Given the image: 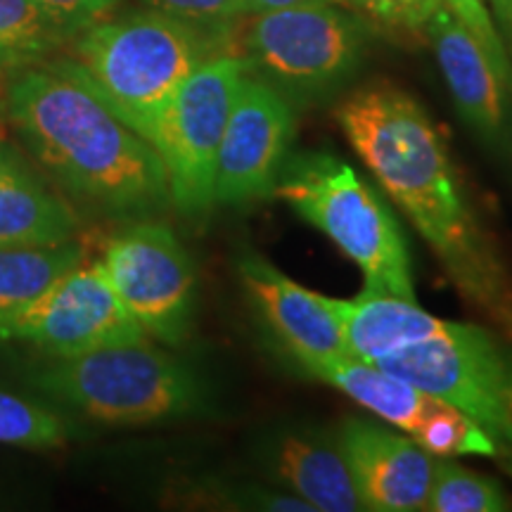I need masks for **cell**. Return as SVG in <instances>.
I'll list each match as a JSON object with an SVG mask.
<instances>
[{
	"label": "cell",
	"instance_id": "6da1fadb",
	"mask_svg": "<svg viewBox=\"0 0 512 512\" xmlns=\"http://www.w3.org/2000/svg\"><path fill=\"white\" fill-rule=\"evenodd\" d=\"M337 121L356 155L437 254L458 292L512 335V283L425 110L408 93L382 83L349 95L339 105Z\"/></svg>",
	"mask_w": 512,
	"mask_h": 512
},
{
	"label": "cell",
	"instance_id": "7a4b0ae2",
	"mask_svg": "<svg viewBox=\"0 0 512 512\" xmlns=\"http://www.w3.org/2000/svg\"><path fill=\"white\" fill-rule=\"evenodd\" d=\"M3 110L31 155L74 197L114 214H145L171 200L155 147L112 112L72 60L24 67Z\"/></svg>",
	"mask_w": 512,
	"mask_h": 512
},
{
	"label": "cell",
	"instance_id": "3957f363",
	"mask_svg": "<svg viewBox=\"0 0 512 512\" xmlns=\"http://www.w3.org/2000/svg\"><path fill=\"white\" fill-rule=\"evenodd\" d=\"M72 43L76 72L150 145L181 83L214 55L211 34L157 10L107 17Z\"/></svg>",
	"mask_w": 512,
	"mask_h": 512
},
{
	"label": "cell",
	"instance_id": "277c9868",
	"mask_svg": "<svg viewBox=\"0 0 512 512\" xmlns=\"http://www.w3.org/2000/svg\"><path fill=\"white\" fill-rule=\"evenodd\" d=\"M273 195L328 235L361 268L366 292L415 302L411 254L399 223L347 162L328 152L287 157Z\"/></svg>",
	"mask_w": 512,
	"mask_h": 512
},
{
	"label": "cell",
	"instance_id": "5b68a950",
	"mask_svg": "<svg viewBox=\"0 0 512 512\" xmlns=\"http://www.w3.org/2000/svg\"><path fill=\"white\" fill-rule=\"evenodd\" d=\"M34 384L105 425H150L192 415L204 406L197 375L176 356L147 342L57 358L36 373Z\"/></svg>",
	"mask_w": 512,
	"mask_h": 512
},
{
	"label": "cell",
	"instance_id": "8992f818",
	"mask_svg": "<svg viewBox=\"0 0 512 512\" xmlns=\"http://www.w3.org/2000/svg\"><path fill=\"white\" fill-rule=\"evenodd\" d=\"M373 366L475 420L512 470V361L489 330L446 320L434 335L377 358Z\"/></svg>",
	"mask_w": 512,
	"mask_h": 512
},
{
	"label": "cell",
	"instance_id": "52a82bcc",
	"mask_svg": "<svg viewBox=\"0 0 512 512\" xmlns=\"http://www.w3.org/2000/svg\"><path fill=\"white\" fill-rule=\"evenodd\" d=\"M366 41V22L342 5L299 3L252 12L242 57L287 100H313L356 72Z\"/></svg>",
	"mask_w": 512,
	"mask_h": 512
},
{
	"label": "cell",
	"instance_id": "ba28073f",
	"mask_svg": "<svg viewBox=\"0 0 512 512\" xmlns=\"http://www.w3.org/2000/svg\"><path fill=\"white\" fill-rule=\"evenodd\" d=\"M247 72L242 55L214 53L181 83L159 119L152 147L166 169L171 202L185 214L214 204L216 157Z\"/></svg>",
	"mask_w": 512,
	"mask_h": 512
},
{
	"label": "cell",
	"instance_id": "9c48e42d",
	"mask_svg": "<svg viewBox=\"0 0 512 512\" xmlns=\"http://www.w3.org/2000/svg\"><path fill=\"white\" fill-rule=\"evenodd\" d=\"M0 339L29 342L55 358H74L147 342V332L119 302L100 259H83L34 302L0 318Z\"/></svg>",
	"mask_w": 512,
	"mask_h": 512
},
{
	"label": "cell",
	"instance_id": "30bf717a",
	"mask_svg": "<svg viewBox=\"0 0 512 512\" xmlns=\"http://www.w3.org/2000/svg\"><path fill=\"white\" fill-rule=\"evenodd\" d=\"M100 264L147 337L183 342L195 302V268L174 230L155 221L133 223L107 242Z\"/></svg>",
	"mask_w": 512,
	"mask_h": 512
},
{
	"label": "cell",
	"instance_id": "8fae6325",
	"mask_svg": "<svg viewBox=\"0 0 512 512\" xmlns=\"http://www.w3.org/2000/svg\"><path fill=\"white\" fill-rule=\"evenodd\" d=\"M292 133V102L247 72L216 157L214 204H247L273 195Z\"/></svg>",
	"mask_w": 512,
	"mask_h": 512
},
{
	"label": "cell",
	"instance_id": "7c38bea8",
	"mask_svg": "<svg viewBox=\"0 0 512 512\" xmlns=\"http://www.w3.org/2000/svg\"><path fill=\"white\" fill-rule=\"evenodd\" d=\"M337 446L363 510H425L434 456L418 441L373 420L349 418L339 425Z\"/></svg>",
	"mask_w": 512,
	"mask_h": 512
},
{
	"label": "cell",
	"instance_id": "4fadbf2b",
	"mask_svg": "<svg viewBox=\"0 0 512 512\" xmlns=\"http://www.w3.org/2000/svg\"><path fill=\"white\" fill-rule=\"evenodd\" d=\"M238 273L256 313L299 368L309 370L349 356L330 297L297 285L254 252L238 261Z\"/></svg>",
	"mask_w": 512,
	"mask_h": 512
},
{
	"label": "cell",
	"instance_id": "5bb4252c",
	"mask_svg": "<svg viewBox=\"0 0 512 512\" xmlns=\"http://www.w3.org/2000/svg\"><path fill=\"white\" fill-rule=\"evenodd\" d=\"M425 34L430 36L460 117L479 136L496 138L503 128L505 81L479 38L448 5H441L430 17Z\"/></svg>",
	"mask_w": 512,
	"mask_h": 512
},
{
	"label": "cell",
	"instance_id": "9a60e30c",
	"mask_svg": "<svg viewBox=\"0 0 512 512\" xmlns=\"http://www.w3.org/2000/svg\"><path fill=\"white\" fill-rule=\"evenodd\" d=\"M271 463L278 482L313 510H363L337 441L313 432H287L275 441Z\"/></svg>",
	"mask_w": 512,
	"mask_h": 512
},
{
	"label": "cell",
	"instance_id": "2e32d148",
	"mask_svg": "<svg viewBox=\"0 0 512 512\" xmlns=\"http://www.w3.org/2000/svg\"><path fill=\"white\" fill-rule=\"evenodd\" d=\"M320 382H328L354 399L358 406L368 408L387 425L413 437L420 425L437 411L444 401L434 399L432 394L413 387L411 382L401 380L373 363L358 361L354 356L335 358V361L320 363L306 370Z\"/></svg>",
	"mask_w": 512,
	"mask_h": 512
},
{
	"label": "cell",
	"instance_id": "e0dca14e",
	"mask_svg": "<svg viewBox=\"0 0 512 512\" xmlns=\"http://www.w3.org/2000/svg\"><path fill=\"white\" fill-rule=\"evenodd\" d=\"M76 226L74 209L34 178L0 188V247L60 245Z\"/></svg>",
	"mask_w": 512,
	"mask_h": 512
},
{
	"label": "cell",
	"instance_id": "ac0fdd59",
	"mask_svg": "<svg viewBox=\"0 0 512 512\" xmlns=\"http://www.w3.org/2000/svg\"><path fill=\"white\" fill-rule=\"evenodd\" d=\"M83 261V247L60 245L0 247V318L34 302L55 280Z\"/></svg>",
	"mask_w": 512,
	"mask_h": 512
},
{
	"label": "cell",
	"instance_id": "d6986e66",
	"mask_svg": "<svg viewBox=\"0 0 512 512\" xmlns=\"http://www.w3.org/2000/svg\"><path fill=\"white\" fill-rule=\"evenodd\" d=\"M72 41L34 0H0V67H29Z\"/></svg>",
	"mask_w": 512,
	"mask_h": 512
},
{
	"label": "cell",
	"instance_id": "ffe728a7",
	"mask_svg": "<svg viewBox=\"0 0 512 512\" xmlns=\"http://www.w3.org/2000/svg\"><path fill=\"white\" fill-rule=\"evenodd\" d=\"M425 510L432 512H503L512 503L496 479L477 475L463 465L434 460Z\"/></svg>",
	"mask_w": 512,
	"mask_h": 512
},
{
	"label": "cell",
	"instance_id": "44dd1931",
	"mask_svg": "<svg viewBox=\"0 0 512 512\" xmlns=\"http://www.w3.org/2000/svg\"><path fill=\"white\" fill-rule=\"evenodd\" d=\"M69 430L60 415L27 399L0 389V444L50 451L67 444Z\"/></svg>",
	"mask_w": 512,
	"mask_h": 512
},
{
	"label": "cell",
	"instance_id": "7402d4cb",
	"mask_svg": "<svg viewBox=\"0 0 512 512\" xmlns=\"http://www.w3.org/2000/svg\"><path fill=\"white\" fill-rule=\"evenodd\" d=\"M437 458L453 456H489L498 458L496 441L486 434L475 420L467 418L458 408L441 403L430 418L411 437Z\"/></svg>",
	"mask_w": 512,
	"mask_h": 512
},
{
	"label": "cell",
	"instance_id": "603a6c76",
	"mask_svg": "<svg viewBox=\"0 0 512 512\" xmlns=\"http://www.w3.org/2000/svg\"><path fill=\"white\" fill-rule=\"evenodd\" d=\"M143 3L150 10L174 17L207 34L230 27L240 17L252 15L247 0H143Z\"/></svg>",
	"mask_w": 512,
	"mask_h": 512
},
{
	"label": "cell",
	"instance_id": "cb8c5ba5",
	"mask_svg": "<svg viewBox=\"0 0 512 512\" xmlns=\"http://www.w3.org/2000/svg\"><path fill=\"white\" fill-rule=\"evenodd\" d=\"M441 5L446 0H349V8L366 12L375 22L403 29H425Z\"/></svg>",
	"mask_w": 512,
	"mask_h": 512
},
{
	"label": "cell",
	"instance_id": "d4e9b609",
	"mask_svg": "<svg viewBox=\"0 0 512 512\" xmlns=\"http://www.w3.org/2000/svg\"><path fill=\"white\" fill-rule=\"evenodd\" d=\"M34 3L46 10L67 31L69 38H74L83 29L110 17L119 0H34Z\"/></svg>",
	"mask_w": 512,
	"mask_h": 512
},
{
	"label": "cell",
	"instance_id": "484cf974",
	"mask_svg": "<svg viewBox=\"0 0 512 512\" xmlns=\"http://www.w3.org/2000/svg\"><path fill=\"white\" fill-rule=\"evenodd\" d=\"M34 178L29 174V169L19 162L17 152L10 150L8 145L0 143V188L10 183H19V181H29Z\"/></svg>",
	"mask_w": 512,
	"mask_h": 512
},
{
	"label": "cell",
	"instance_id": "4316f807",
	"mask_svg": "<svg viewBox=\"0 0 512 512\" xmlns=\"http://www.w3.org/2000/svg\"><path fill=\"white\" fill-rule=\"evenodd\" d=\"M247 3L252 12L287 8V5H299V3H335V5H342V8H349V0H247Z\"/></svg>",
	"mask_w": 512,
	"mask_h": 512
},
{
	"label": "cell",
	"instance_id": "83f0119b",
	"mask_svg": "<svg viewBox=\"0 0 512 512\" xmlns=\"http://www.w3.org/2000/svg\"><path fill=\"white\" fill-rule=\"evenodd\" d=\"M491 5L498 10V15H501V19H505V22L512 24V0H491Z\"/></svg>",
	"mask_w": 512,
	"mask_h": 512
}]
</instances>
